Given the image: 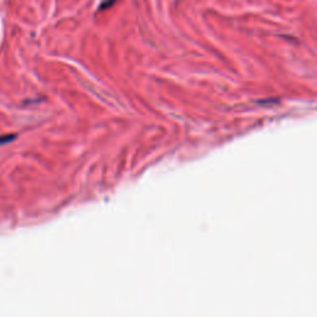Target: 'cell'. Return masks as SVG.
I'll use <instances>...</instances> for the list:
<instances>
[{"label": "cell", "instance_id": "obj_1", "mask_svg": "<svg viewBox=\"0 0 317 317\" xmlns=\"http://www.w3.org/2000/svg\"><path fill=\"white\" fill-rule=\"evenodd\" d=\"M16 139V135L14 134H6V135H0V146L5 145V144H9L11 143L12 140Z\"/></svg>", "mask_w": 317, "mask_h": 317}]
</instances>
